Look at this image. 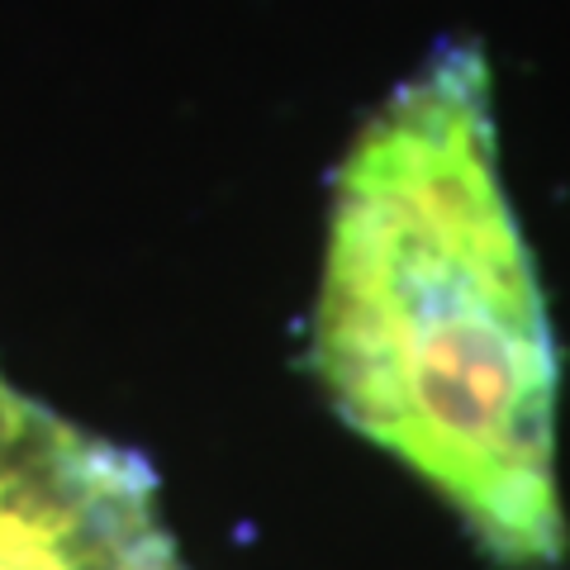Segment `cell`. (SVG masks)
<instances>
[{"label": "cell", "mask_w": 570, "mask_h": 570, "mask_svg": "<svg viewBox=\"0 0 570 570\" xmlns=\"http://www.w3.org/2000/svg\"><path fill=\"white\" fill-rule=\"evenodd\" d=\"M309 362L328 404L409 466L504 570L566 557L561 366L499 171L480 43H442L333 176Z\"/></svg>", "instance_id": "6da1fadb"}, {"label": "cell", "mask_w": 570, "mask_h": 570, "mask_svg": "<svg viewBox=\"0 0 570 570\" xmlns=\"http://www.w3.org/2000/svg\"><path fill=\"white\" fill-rule=\"evenodd\" d=\"M0 570H190L138 452L0 371Z\"/></svg>", "instance_id": "7a4b0ae2"}]
</instances>
